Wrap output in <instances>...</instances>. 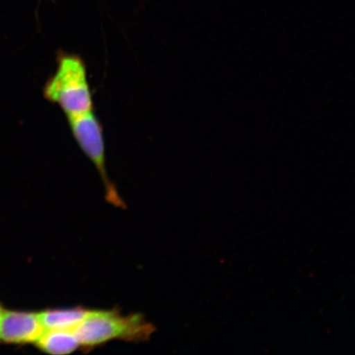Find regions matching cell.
<instances>
[{
  "mask_svg": "<svg viewBox=\"0 0 355 355\" xmlns=\"http://www.w3.org/2000/svg\"><path fill=\"white\" fill-rule=\"evenodd\" d=\"M44 331L39 313L3 309L0 318V341L2 343L35 344Z\"/></svg>",
  "mask_w": 355,
  "mask_h": 355,
  "instance_id": "cell-4",
  "label": "cell"
},
{
  "mask_svg": "<svg viewBox=\"0 0 355 355\" xmlns=\"http://www.w3.org/2000/svg\"><path fill=\"white\" fill-rule=\"evenodd\" d=\"M91 310L83 308L48 309L39 313L44 330H75Z\"/></svg>",
  "mask_w": 355,
  "mask_h": 355,
  "instance_id": "cell-6",
  "label": "cell"
},
{
  "mask_svg": "<svg viewBox=\"0 0 355 355\" xmlns=\"http://www.w3.org/2000/svg\"><path fill=\"white\" fill-rule=\"evenodd\" d=\"M81 348L93 349L111 340L144 343L149 340L155 328L144 315H123L117 309L91 310L74 330Z\"/></svg>",
  "mask_w": 355,
  "mask_h": 355,
  "instance_id": "cell-2",
  "label": "cell"
},
{
  "mask_svg": "<svg viewBox=\"0 0 355 355\" xmlns=\"http://www.w3.org/2000/svg\"><path fill=\"white\" fill-rule=\"evenodd\" d=\"M56 64L55 73L44 84V98L59 106L67 118L94 110L87 65L81 55L60 51Z\"/></svg>",
  "mask_w": 355,
  "mask_h": 355,
  "instance_id": "cell-1",
  "label": "cell"
},
{
  "mask_svg": "<svg viewBox=\"0 0 355 355\" xmlns=\"http://www.w3.org/2000/svg\"><path fill=\"white\" fill-rule=\"evenodd\" d=\"M3 309L1 307V305H0V318H1V314H2Z\"/></svg>",
  "mask_w": 355,
  "mask_h": 355,
  "instance_id": "cell-7",
  "label": "cell"
},
{
  "mask_svg": "<svg viewBox=\"0 0 355 355\" xmlns=\"http://www.w3.org/2000/svg\"><path fill=\"white\" fill-rule=\"evenodd\" d=\"M35 345L51 355L70 354L81 347L74 330H44Z\"/></svg>",
  "mask_w": 355,
  "mask_h": 355,
  "instance_id": "cell-5",
  "label": "cell"
},
{
  "mask_svg": "<svg viewBox=\"0 0 355 355\" xmlns=\"http://www.w3.org/2000/svg\"><path fill=\"white\" fill-rule=\"evenodd\" d=\"M74 139L79 148L96 168L103 182L105 199L112 205L125 208L114 184L106 171L105 144L103 127L94 110L67 118Z\"/></svg>",
  "mask_w": 355,
  "mask_h": 355,
  "instance_id": "cell-3",
  "label": "cell"
}]
</instances>
